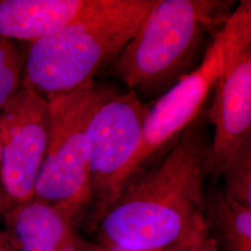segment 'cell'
Wrapping results in <instances>:
<instances>
[{"mask_svg":"<svg viewBox=\"0 0 251 251\" xmlns=\"http://www.w3.org/2000/svg\"><path fill=\"white\" fill-rule=\"evenodd\" d=\"M206 122L202 109L158 165L126 183L96 227L98 243L163 251L208 232L203 214Z\"/></svg>","mask_w":251,"mask_h":251,"instance_id":"6da1fadb","label":"cell"},{"mask_svg":"<svg viewBox=\"0 0 251 251\" xmlns=\"http://www.w3.org/2000/svg\"><path fill=\"white\" fill-rule=\"evenodd\" d=\"M233 3L158 0L111 72L138 96L161 97L198 67L206 34L225 25Z\"/></svg>","mask_w":251,"mask_h":251,"instance_id":"7a4b0ae2","label":"cell"},{"mask_svg":"<svg viewBox=\"0 0 251 251\" xmlns=\"http://www.w3.org/2000/svg\"><path fill=\"white\" fill-rule=\"evenodd\" d=\"M158 0H117L30 43L23 82L46 99L75 90L114 61L137 34Z\"/></svg>","mask_w":251,"mask_h":251,"instance_id":"3957f363","label":"cell"},{"mask_svg":"<svg viewBox=\"0 0 251 251\" xmlns=\"http://www.w3.org/2000/svg\"><path fill=\"white\" fill-rule=\"evenodd\" d=\"M111 92L90 79L75 90L48 99L50 136L34 198L59 208L74 221L91 202L90 119Z\"/></svg>","mask_w":251,"mask_h":251,"instance_id":"277c9868","label":"cell"},{"mask_svg":"<svg viewBox=\"0 0 251 251\" xmlns=\"http://www.w3.org/2000/svg\"><path fill=\"white\" fill-rule=\"evenodd\" d=\"M250 45L251 2L244 0L212 36L198 67L150 107L144 122L142 144L130 168L129 179L178 140L202 111L226 68L243 49Z\"/></svg>","mask_w":251,"mask_h":251,"instance_id":"5b68a950","label":"cell"},{"mask_svg":"<svg viewBox=\"0 0 251 251\" xmlns=\"http://www.w3.org/2000/svg\"><path fill=\"white\" fill-rule=\"evenodd\" d=\"M149 110L134 91H112L90 119L88 142L92 206L89 223L93 230L129 179Z\"/></svg>","mask_w":251,"mask_h":251,"instance_id":"8992f818","label":"cell"},{"mask_svg":"<svg viewBox=\"0 0 251 251\" xmlns=\"http://www.w3.org/2000/svg\"><path fill=\"white\" fill-rule=\"evenodd\" d=\"M50 126L49 100L24 82L0 110L2 183L9 209L35 198Z\"/></svg>","mask_w":251,"mask_h":251,"instance_id":"52a82bcc","label":"cell"},{"mask_svg":"<svg viewBox=\"0 0 251 251\" xmlns=\"http://www.w3.org/2000/svg\"><path fill=\"white\" fill-rule=\"evenodd\" d=\"M206 115L214 135L204 169L217 180L251 137V45L243 49L221 75Z\"/></svg>","mask_w":251,"mask_h":251,"instance_id":"ba28073f","label":"cell"},{"mask_svg":"<svg viewBox=\"0 0 251 251\" xmlns=\"http://www.w3.org/2000/svg\"><path fill=\"white\" fill-rule=\"evenodd\" d=\"M2 228L15 251H96L98 243L82 238L72 218L37 199L10 208Z\"/></svg>","mask_w":251,"mask_h":251,"instance_id":"9c48e42d","label":"cell"},{"mask_svg":"<svg viewBox=\"0 0 251 251\" xmlns=\"http://www.w3.org/2000/svg\"><path fill=\"white\" fill-rule=\"evenodd\" d=\"M117 1L0 0V37L32 43L109 9Z\"/></svg>","mask_w":251,"mask_h":251,"instance_id":"30bf717a","label":"cell"},{"mask_svg":"<svg viewBox=\"0 0 251 251\" xmlns=\"http://www.w3.org/2000/svg\"><path fill=\"white\" fill-rule=\"evenodd\" d=\"M203 214L209 235L223 251H251V207L214 188L203 197Z\"/></svg>","mask_w":251,"mask_h":251,"instance_id":"8fae6325","label":"cell"},{"mask_svg":"<svg viewBox=\"0 0 251 251\" xmlns=\"http://www.w3.org/2000/svg\"><path fill=\"white\" fill-rule=\"evenodd\" d=\"M225 197L251 207V137L229 162L221 174Z\"/></svg>","mask_w":251,"mask_h":251,"instance_id":"7c38bea8","label":"cell"},{"mask_svg":"<svg viewBox=\"0 0 251 251\" xmlns=\"http://www.w3.org/2000/svg\"><path fill=\"white\" fill-rule=\"evenodd\" d=\"M25 57L13 41L0 37V110L23 84Z\"/></svg>","mask_w":251,"mask_h":251,"instance_id":"4fadbf2b","label":"cell"},{"mask_svg":"<svg viewBox=\"0 0 251 251\" xmlns=\"http://www.w3.org/2000/svg\"><path fill=\"white\" fill-rule=\"evenodd\" d=\"M163 251H223L216 244L208 232L202 233L193 239Z\"/></svg>","mask_w":251,"mask_h":251,"instance_id":"5bb4252c","label":"cell"},{"mask_svg":"<svg viewBox=\"0 0 251 251\" xmlns=\"http://www.w3.org/2000/svg\"><path fill=\"white\" fill-rule=\"evenodd\" d=\"M9 210V202L6 198L2 183V147L0 141V217L2 218Z\"/></svg>","mask_w":251,"mask_h":251,"instance_id":"9a60e30c","label":"cell"},{"mask_svg":"<svg viewBox=\"0 0 251 251\" xmlns=\"http://www.w3.org/2000/svg\"><path fill=\"white\" fill-rule=\"evenodd\" d=\"M0 251H15L6 237L2 228H0Z\"/></svg>","mask_w":251,"mask_h":251,"instance_id":"2e32d148","label":"cell"},{"mask_svg":"<svg viewBox=\"0 0 251 251\" xmlns=\"http://www.w3.org/2000/svg\"><path fill=\"white\" fill-rule=\"evenodd\" d=\"M96 251H135L126 250L121 247H118L116 245H103L98 243V248Z\"/></svg>","mask_w":251,"mask_h":251,"instance_id":"e0dca14e","label":"cell"}]
</instances>
